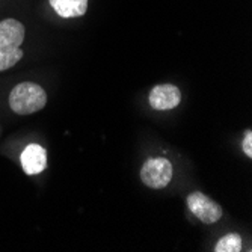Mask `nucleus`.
<instances>
[{
	"label": "nucleus",
	"mask_w": 252,
	"mask_h": 252,
	"mask_svg": "<svg viewBox=\"0 0 252 252\" xmlns=\"http://www.w3.org/2000/svg\"><path fill=\"white\" fill-rule=\"evenodd\" d=\"M216 252H240L243 251V240L242 236L237 233H230L220 237L215 246Z\"/></svg>",
	"instance_id": "6e6552de"
},
{
	"label": "nucleus",
	"mask_w": 252,
	"mask_h": 252,
	"mask_svg": "<svg viewBox=\"0 0 252 252\" xmlns=\"http://www.w3.org/2000/svg\"><path fill=\"white\" fill-rule=\"evenodd\" d=\"M20 163L26 175H39L47 169V151L39 144H29L20 154Z\"/></svg>",
	"instance_id": "423d86ee"
},
{
	"label": "nucleus",
	"mask_w": 252,
	"mask_h": 252,
	"mask_svg": "<svg viewBox=\"0 0 252 252\" xmlns=\"http://www.w3.org/2000/svg\"><path fill=\"white\" fill-rule=\"evenodd\" d=\"M242 150L248 156V158H252V130L248 128L243 134L242 139Z\"/></svg>",
	"instance_id": "1a4fd4ad"
},
{
	"label": "nucleus",
	"mask_w": 252,
	"mask_h": 252,
	"mask_svg": "<svg viewBox=\"0 0 252 252\" xmlns=\"http://www.w3.org/2000/svg\"><path fill=\"white\" fill-rule=\"evenodd\" d=\"M26 38V28L17 18L0 20V73L14 68L25 56L21 44Z\"/></svg>",
	"instance_id": "f257e3e1"
},
{
	"label": "nucleus",
	"mask_w": 252,
	"mask_h": 252,
	"mask_svg": "<svg viewBox=\"0 0 252 252\" xmlns=\"http://www.w3.org/2000/svg\"><path fill=\"white\" fill-rule=\"evenodd\" d=\"M139 175L147 188L165 189L174 177V166L166 157H150L142 165Z\"/></svg>",
	"instance_id": "7ed1b4c3"
},
{
	"label": "nucleus",
	"mask_w": 252,
	"mask_h": 252,
	"mask_svg": "<svg viewBox=\"0 0 252 252\" xmlns=\"http://www.w3.org/2000/svg\"><path fill=\"white\" fill-rule=\"evenodd\" d=\"M8 103L15 115L28 117L45 107V104H47V93L36 82H20L11 89Z\"/></svg>",
	"instance_id": "f03ea898"
},
{
	"label": "nucleus",
	"mask_w": 252,
	"mask_h": 252,
	"mask_svg": "<svg viewBox=\"0 0 252 252\" xmlns=\"http://www.w3.org/2000/svg\"><path fill=\"white\" fill-rule=\"evenodd\" d=\"M186 204L190 213L205 225H212L218 222L223 215L220 205L199 190L190 192L186 198Z\"/></svg>",
	"instance_id": "20e7f679"
},
{
	"label": "nucleus",
	"mask_w": 252,
	"mask_h": 252,
	"mask_svg": "<svg viewBox=\"0 0 252 252\" xmlns=\"http://www.w3.org/2000/svg\"><path fill=\"white\" fill-rule=\"evenodd\" d=\"M49 3L61 18H79L88 12L89 0H49Z\"/></svg>",
	"instance_id": "0eeeda50"
},
{
	"label": "nucleus",
	"mask_w": 252,
	"mask_h": 252,
	"mask_svg": "<svg viewBox=\"0 0 252 252\" xmlns=\"http://www.w3.org/2000/svg\"><path fill=\"white\" fill-rule=\"evenodd\" d=\"M181 91L178 86L172 83H162V85H156L148 95V103L154 110L158 112H165L175 109L181 103Z\"/></svg>",
	"instance_id": "39448f33"
}]
</instances>
